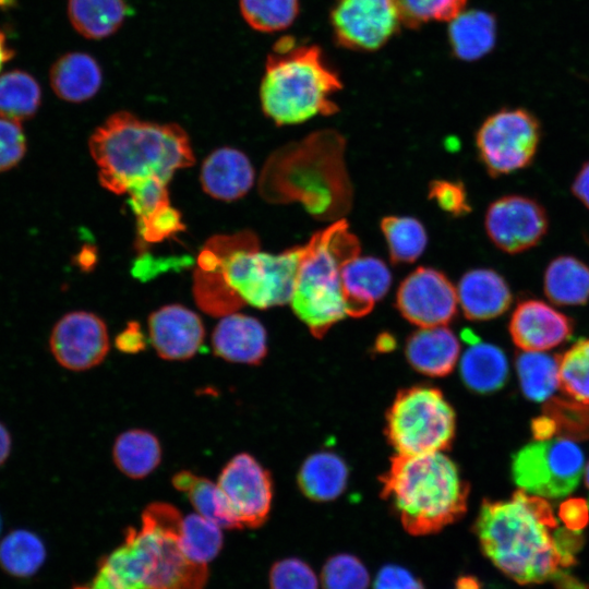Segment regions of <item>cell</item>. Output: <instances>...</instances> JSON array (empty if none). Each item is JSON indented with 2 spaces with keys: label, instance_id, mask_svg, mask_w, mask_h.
<instances>
[{
  "label": "cell",
  "instance_id": "17",
  "mask_svg": "<svg viewBox=\"0 0 589 589\" xmlns=\"http://www.w3.org/2000/svg\"><path fill=\"white\" fill-rule=\"evenodd\" d=\"M148 336L156 353L165 360L193 358L204 342L201 317L182 304H167L148 317Z\"/></svg>",
  "mask_w": 589,
  "mask_h": 589
},
{
  "label": "cell",
  "instance_id": "42",
  "mask_svg": "<svg viewBox=\"0 0 589 589\" xmlns=\"http://www.w3.org/2000/svg\"><path fill=\"white\" fill-rule=\"evenodd\" d=\"M429 199L450 215L458 217L468 214L471 206L461 182L434 180L429 185Z\"/></svg>",
  "mask_w": 589,
  "mask_h": 589
},
{
  "label": "cell",
  "instance_id": "9",
  "mask_svg": "<svg viewBox=\"0 0 589 589\" xmlns=\"http://www.w3.org/2000/svg\"><path fill=\"white\" fill-rule=\"evenodd\" d=\"M386 434L397 455L443 452L455 435V412L443 393L430 386L400 390L386 419Z\"/></svg>",
  "mask_w": 589,
  "mask_h": 589
},
{
  "label": "cell",
  "instance_id": "26",
  "mask_svg": "<svg viewBox=\"0 0 589 589\" xmlns=\"http://www.w3.org/2000/svg\"><path fill=\"white\" fill-rule=\"evenodd\" d=\"M449 44L454 55L464 61H474L490 52L496 38V22L481 10L459 13L450 21Z\"/></svg>",
  "mask_w": 589,
  "mask_h": 589
},
{
  "label": "cell",
  "instance_id": "19",
  "mask_svg": "<svg viewBox=\"0 0 589 589\" xmlns=\"http://www.w3.org/2000/svg\"><path fill=\"white\" fill-rule=\"evenodd\" d=\"M392 273L374 256H356L340 272V289L347 315L361 317L371 312L388 291Z\"/></svg>",
  "mask_w": 589,
  "mask_h": 589
},
{
  "label": "cell",
  "instance_id": "18",
  "mask_svg": "<svg viewBox=\"0 0 589 589\" xmlns=\"http://www.w3.org/2000/svg\"><path fill=\"white\" fill-rule=\"evenodd\" d=\"M572 318L543 301L519 302L509 321L514 344L525 351H543L558 346L573 334Z\"/></svg>",
  "mask_w": 589,
  "mask_h": 589
},
{
  "label": "cell",
  "instance_id": "31",
  "mask_svg": "<svg viewBox=\"0 0 589 589\" xmlns=\"http://www.w3.org/2000/svg\"><path fill=\"white\" fill-rule=\"evenodd\" d=\"M171 483L176 490L187 495L196 513L215 522L220 528H241L230 514L216 483L190 470L173 474Z\"/></svg>",
  "mask_w": 589,
  "mask_h": 589
},
{
  "label": "cell",
  "instance_id": "52",
  "mask_svg": "<svg viewBox=\"0 0 589 589\" xmlns=\"http://www.w3.org/2000/svg\"><path fill=\"white\" fill-rule=\"evenodd\" d=\"M585 484L587 489L589 490V464L587 465L586 470H585Z\"/></svg>",
  "mask_w": 589,
  "mask_h": 589
},
{
  "label": "cell",
  "instance_id": "51",
  "mask_svg": "<svg viewBox=\"0 0 589 589\" xmlns=\"http://www.w3.org/2000/svg\"><path fill=\"white\" fill-rule=\"evenodd\" d=\"M458 589H479V584L474 578L465 577L458 581Z\"/></svg>",
  "mask_w": 589,
  "mask_h": 589
},
{
  "label": "cell",
  "instance_id": "22",
  "mask_svg": "<svg viewBox=\"0 0 589 589\" xmlns=\"http://www.w3.org/2000/svg\"><path fill=\"white\" fill-rule=\"evenodd\" d=\"M458 304L471 321H486L505 313L513 296L505 278L494 269L466 272L457 286Z\"/></svg>",
  "mask_w": 589,
  "mask_h": 589
},
{
  "label": "cell",
  "instance_id": "39",
  "mask_svg": "<svg viewBox=\"0 0 589 589\" xmlns=\"http://www.w3.org/2000/svg\"><path fill=\"white\" fill-rule=\"evenodd\" d=\"M402 24L417 28L429 21H452L467 0H394Z\"/></svg>",
  "mask_w": 589,
  "mask_h": 589
},
{
  "label": "cell",
  "instance_id": "25",
  "mask_svg": "<svg viewBox=\"0 0 589 589\" xmlns=\"http://www.w3.org/2000/svg\"><path fill=\"white\" fill-rule=\"evenodd\" d=\"M67 12L81 36L99 40L117 33L133 9L125 0H68Z\"/></svg>",
  "mask_w": 589,
  "mask_h": 589
},
{
  "label": "cell",
  "instance_id": "30",
  "mask_svg": "<svg viewBox=\"0 0 589 589\" xmlns=\"http://www.w3.org/2000/svg\"><path fill=\"white\" fill-rule=\"evenodd\" d=\"M348 470L337 455L328 452L310 456L302 465L298 482L302 492L316 501H329L341 494Z\"/></svg>",
  "mask_w": 589,
  "mask_h": 589
},
{
  "label": "cell",
  "instance_id": "45",
  "mask_svg": "<svg viewBox=\"0 0 589 589\" xmlns=\"http://www.w3.org/2000/svg\"><path fill=\"white\" fill-rule=\"evenodd\" d=\"M558 516L566 528L580 531L589 522V502L579 497L568 498L561 504Z\"/></svg>",
  "mask_w": 589,
  "mask_h": 589
},
{
  "label": "cell",
  "instance_id": "27",
  "mask_svg": "<svg viewBox=\"0 0 589 589\" xmlns=\"http://www.w3.org/2000/svg\"><path fill=\"white\" fill-rule=\"evenodd\" d=\"M508 361L498 347L473 341L460 360V374L471 390L486 394L500 389L508 377Z\"/></svg>",
  "mask_w": 589,
  "mask_h": 589
},
{
  "label": "cell",
  "instance_id": "7",
  "mask_svg": "<svg viewBox=\"0 0 589 589\" xmlns=\"http://www.w3.org/2000/svg\"><path fill=\"white\" fill-rule=\"evenodd\" d=\"M207 244L224 280L244 303L268 309L290 302L303 245L278 254L262 252L250 231L215 237Z\"/></svg>",
  "mask_w": 589,
  "mask_h": 589
},
{
  "label": "cell",
  "instance_id": "13",
  "mask_svg": "<svg viewBox=\"0 0 589 589\" xmlns=\"http://www.w3.org/2000/svg\"><path fill=\"white\" fill-rule=\"evenodd\" d=\"M216 484L241 528H257L266 521L273 483L269 472L253 456H233L221 469Z\"/></svg>",
  "mask_w": 589,
  "mask_h": 589
},
{
  "label": "cell",
  "instance_id": "3",
  "mask_svg": "<svg viewBox=\"0 0 589 589\" xmlns=\"http://www.w3.org/2000/svg\"><path fill=\"white\" fill-rule=\"evenodd\" d=\"M88 146L100 184L115 194L148 180L169 182L177 170L194 164L189 136L180 125L145 121L129 111L108 117Z\"/></svg>",
  "mask_w": 589,
  "mask_h": 589
},
{
  "label": "cell",
  "instance_id": "28",
  "mask_svg": "<svg viewBox=\"0 0 589 589\" xmlns=\"http://www.w3.org/2000/svg\"><path fill=\"white\" fill-rule=\"evenodd\" d=\"M543 288L556 305L585 304L589 300V266L575 256H557L545 269Z\"/></svg>",
  "mask_w": 589,
  "mask_h": 589
},
{
  "label": "cell",
  "instance_id": "5",
  "mask_svg": "<svg viewBox=\"0 0 589 589\" xmlns=\"http://www.w3.org/2000/svg\"><path fill=\"white\" fill-rule=\"evenodd\" d=\"M341 88L318 46L296 45L286 36L266 58L260 100L263 112L277 125L297 124L337 112L332 96Z\"/></svg>",
  "mask_w": 589,
  "mask_h": 589
},
{
  "label": "cell",
  "instance_id": "36",
  "mask_svg": "<svg viewBox=\"0 0 589 589\" xmlns=\"http://www.w3.org/2000/svg\"><path fill=\"white\" fill-rule=\"evenodd\" d=\"M221 528L196 514L183 517L181 545L187 556L200 564H206L217 556L223 546Z\"/></svg>",
  "mask_w": 589,
  "mask_h": 589
},
{
  "label": "cell",
  "instance_id": "35",
  "mask_svg": "<svg viewBox=\"0 0 589 589\" xmlns=\"http://www.w3.org/2000/svg\"><path fill=\"white\" fill-rule=\"evenodd\" d=\"M381 230L394 264L412 263L426 248L425 228L413 217L386 216L381 220Z\"/></svg>",
  "mask_w": 589,
  "mask_h": 589
},
{
  "label": "cell",
  "instance_id": "8",
  "mask_svg": "<svg viewBox=\"0 0 589 589\" xmlns=\"http://www.w3.org/2000/svg\"><path fill=\"white\" fill-rule=\"evenodd\" d=\"M344 139L336 132H316L286 149L287 199L299 200L315 217L328 219L346 213L351 190L344 159Z\"/></svg>",
  "mask_w": 589,
  "mask_h": 589
},
{
  "label": "cell",
  "instance_id": "11",
  "mask_svg": "<svg viewBox=\"0 0 589 589\" xmlns=\"http://www.w3.org/2000/svg\"><path fill=\"white\" fill-rule=\"evenodd\" d=\"M541 141L537 117L524 108L501 109L488 117L476 134L479 158L492 177L529 166Z\"/></svg>",
  "mask_w": 589,
  "mask_h": 589
},
{
  "label": "cell",
  "instance_id": "54",
  "mask_svg": "<svg viewBox=\"0 0 589 589\" xmlns=\"http://www.w3.org/2000/svg\"><path fill=\"white\" fill-rule=\"evenodd\" d=\"M73 589H92L91 586H76Z\"/></svg>",
  "mask_w": 589,
  "mask_h": 589
},
{
  "label": "cell",
  "instance_id": "15",
  "mask_svg": "<svg viewBox=\"0 0 589 589\" xmlns=\"http://www.w3.org/2000/svg\"><path fill=\"white\" fill-rule=\"evenodd\" d=\"M396 305L407 321L419 327L442 326L456 314L457 290L442 272L421 266L399 285Z\"/></svg>",
  "mask_w": 589,
  "mask_h": 589
},
{
  "label": "cell",
  "instance_id": "53",
  "mask_svg": "<svg viewBox=\"0 0 589 589\" xmlns=\"http://www.w3.org/2000/svg\"><path fill=\"white\" fill-rule=\"evenodd\" d=\"M13 3V0H0V7L7 8L8 5H11Z\"/></svg>",
  "mask_w": 589,
  "mask_h": 589
},
{
  "label": "cell",
  "instance_id": "43",
  "mask_svg": "<svg viewBox=\"0 0 589 589\" xmlns=\"http://www.w3.org/2000/svg\"><path fill=\"white\" fill-rule=\"evenodd\" d=\"M26 152V137L16 121L0 118V172L16 166Z\"/></svg>",
  "mask_w": 589,
  "mask_h": 589
},
{
  "label": "cell",
  "instance_id": "10",
  "mask_svg": "<svg viewBox=\"0 0 589 589\" xmlns=\"http://www.w3.org/2000/svg\"><path fill=\"white\" fill-rule=\"evenodd\" d=\"M584 468L581 448L563 437L530 443L512 457V476L520 490L546 498L570 494Z\"/></svg>",
  "mask_w": 589,
  "mask_h": 589
},
{
  "label": "cell",
  "instance_id": "14",
  "mask_svg": "<svg viewBox=\"0 0 589 589\" xmlns=\"http://www.w3.org/2000/svg\"><path fill=\"white\" fill-rule=\"evenodd\" d=\"M484 226L495 247L516 254L537 245L543 239L549 229V218L538 201L512 194L490 204Z\"/></svg>",
  "mask_w": 589,
  "mask_h": 589
},
{
  "label": "cell",
  "instance_id": "33",
  "mask_svg": "<svg viewBox=\"0 0 589 589\" xmlns=\"http://www.w3.org/2000/svg\"><path fill=\"white\" fill-rule=\"evenodd\" d=\"M516 370L524 395L537 402L546 400L560 386V358L540 351L521 352Z\"/></svg>",
  "mask_w": 589,
  "mask_h": 589
},
{
  "label": "cell",
  "instance_id": "47",
  "mask_svg": "<svg viewBox=\"0 0 589 589\" xmlns=\"http://www.w3.org/2000/svg\"><path fill=\"white\" fill-rule=\"evenodd\" d=\"M572 192L589 209V160L581 166L575 177Z\"/></svg>",
  "mask_w": 589,
  "mask_h": 589
},
{
  "label": "cell",
  "instance_id": "40",
  "mask_svg": "<svg viewBox=\"0 0 589 589\" xmlns=\"http://www.w3.org/2000/svg\"><path fill=\"white\" fill-rule=\"evenodd\" d=\"M321 582L323 589H368L370 575L358 557L341 553L325 562Z\"/></svg>",
  "mask_w": 589,
  "mask_h": 589
},
{
  "label": "cell",
  "instance_id": "24",
  "mask_svg": "<svg viewBox=\"0 0 589 589\" xmlns=\"http://www.w3.org/2000/svg\"><path fill=\"white\" fill-rule=\"evenodd\" d=\"M103 77L98 61L82 51L60 56L49 71L53 93L69 103H83L93 98L101 87Z\"/></svg>",
  "mask_w": 589,
  "mask_h": 589
},
{
  "label": "cell",
  "instance_id": "23",
  "mask_svg": "<svg viewBox=\"0 0 589 589\" xmlns=\"http://www.w3.org/2000/svg\"><path fill=\"white\" fill-rule=\"evenodd\" d=\"M460 353L456 335L445 325L420 327L408 339L409 363L429 376H444L453 371Z\"/></svg>",
  "mask_w": 589,
  "mask_h": 589
},
{
  "label": "cell",
  "instance_id": "49",
  "mask_svg": "<svg viewBox=\"0 0 589 589\" xmlns=\"http://www.w3.org/2000/svg\"><path fill=\"white\" fill-rule=\"evenodd\" d=\"M11 452V436L7 428L0 422V466L7 460Z\"/></svg>",
  "mask_w": 589,
  "mask_h": 589
},
{
  "label": "cell",
  "instance_id": "1",
  "mask_svg": "<svg viewBox=\"0 0 589 589\" xmlns=\"http://www.w3.org/2000/svg\"><path fill=\"white\" fill-rule=\"evenodd\" d=\"M549 502L522 490L509 501L483 500L474 532L483 554L519 585L554 581L576 564L558 544Z\"/></svg>",
  "mask_w": 589,
  "mask_h": 589
},
{
  "label": "cell",
  "instance_id": "21",
  "mask_svg": "<svg viewBox=\"0 0 589 589\" xmlns=\"http://www.w3.org/2000/svg\"><path fill=\"white\" fill-rule=\"evenodd\" d=\"M200 182L211 197L232 202L250 191L254 183V169L241 151L219 147L203 160Z\"/></svg>",
  "mask_w": 589,
  "mask_h": 589
},
{
  "label": "cell",
  "instance_id": "50",
  "mask_svg": "<svg viewBox=\"0 0 589 589\" xmlns=\"http://www.w3.org/2000/svg\"><path fill=\"white\" fill-rule=\"evenodd\" d=\"M14 55L15 51L9 45L5 33L0 28V70L4 63L14 57Z\"/></svg>",
  "mask_w": 589,
  "mask_h": 589
},
{
  "label": "cell",
  "instance_id": "37",
  "mask_svg": "<svg viewBox=\"0 0 589 589\" xmlns=\"http://www.w3.org/2000/svg\"><path fill=\"white\" fill-rule=\"evenodd\" d=\"M240 13L254 31L273 33L288 28L299 13V0H239Z\"/></svg>",
  "mask_w": 589,
  "mask_h": 589
},
{
  "label": "cell",
  "instance_id": "29",
  "mask_svg": "<svg viewBox=\"0 0 589 589\" xmlns=\"http://www.w3.org/2000/svg\"><path fill=\"white\" fill-rule=\"evenodd\" d=\"M161 445L155 434L143 429L122 432L112 446V458L117 468L131 479H143L160 464Z\"/></svg>",
  "mask_w": 589,
  "mask_h": 589
},
{
  "label": "cell",
  "instance_id": "32",
  "mask_svg": "<svg viewBox=\"0 0 589 589\" xmlns=\"http://www.w3.org/2000/svg\"><path fill=\"white\" fill-rule=\"evenodd\" d=\"M40 104L41 87L32 74L16 69L0 75V118L31 119Z\"/></svg>",
  "mask_w": 589,
  "mask_h": 589
},
{
  "label": "cell",
  "instance_id": "55",
  "mask_svg": "<svg viewBox=\"0 0 589 589\" xmlns=\"http://www.w3.org/2000/svg\"><path fill=\"white\" fill-rule=\"evenodd\" d=\"M0 531H1V517H0Z\"/></svg>",
  "mask_w": 589,
  "mask_h": 589
},
{
  "label": "cell",
  "instance_id": "6",
  "mask_svg": "<svg viewBox=\"0 0 589 589\" xmlns=\"http://www.w3.org/2000/svg\"><path fill=\"white\" fill-rule=\"evenodd\" d=\"M360 250V242L345 219L316 231L303 245L290 304L314 336L322 337L347 315L340 272Z\"/></svg>",
  "mask_w": 589,
  "mask_h": 589
},
{
  "label": "cell",
  "instance_id": "41",
  "mask_svg": "<svg viewBox=\"0 0 589 589\" xmlns=\"http://www.w3.org/2000/svg\"><path fill=\"white\" fill-rule=\"evenodd\" d=\"M269 589H318L313 569L296 557L277 561L269 572Z\"/></svg>",
  "mask_w": 589,
  "mask_h": 589
},
{
  "label": "cell",
  "instance_id": "16",
  "mask_svg": "<svg viewBox=\"0 0 589 589\" xmlns=\"http://www.w3.org/2000/svg\"><path fill=\"white\" fill-rule=\"evenodd\" d=\"M49 347L61 366L86 371L105 360L110 340L103 318L92 312L73 311L55 324Z\"/></svg>",
  "mask_w": 589,
  "mask_h": 589
},
{
  "label": "cell",
  "instance_id": "46",
  "mask_svg": "<svg viewBox=\"0 0 589 589\" xmlns=\"http://www.w3.org/2000/svg\"><path fill=\"white\" fill-rule=\"evenodd\" d=\"M117 348L124 353H137L145 349L146 340L137 322H130L116 337Z\"/></svg>",
  "mask_w": 589,
  "mask_h": 589
},
{
  "label": "cell",
  "instance_id": "48",
  "mask_svg": "<svg viewBox=\"0 0 589 589\" xmlns=\"http://www.w3.org/2000/svg\"><path fill=\"white\" fill-rule=\"evenodd\" d=\"M556 589H589V586L580 579L565 572L553 581Z\"/></svg>",
  "mask_w": 589,
  "mask_h": 589
},
{
  "label": "cell",
  "instance_id": "12",
  "mask_svg": "<svg viewBox=\"0 0 589 589\" xmlns=\"http://www.w3.org/2000/svg\"><path fill=\"white\" fill-rule=\"evenodd\" d=\"M394 0H336L330 24L337 45L357 51H374L399 29Z\"/></svg>",
  "mask_w": 589,
  "mask_h": 589
},
{
  "label": "cell",
  "instance_id": "2",
  "mask_svg": "<svg viewBox=\"0 0 589 589\" xmlns=\"http://www.w3.org/2000/svg\"><path fill=\"white\" fill-rule=\"evenodd\" d=\"M182 520L180 512L168 503L148 505L141 528H129L123 542L100 562L91 588L203 589L207 565L184 553Z\"/></svg>",
  "mask_w": 589,
  "mask_h": 589
},
{
  "label": "cell",
  "instance_id": "4",
  "mask_svg": "<svg viewBox=\"0 0 589 589\" xmlns=\"http://www.w3.org/2000/svg\"><path fill=\"white\" fill-rule=\"evenodd\" d=\"M382 483V496L413 536L437 532L467 509L468 484L442 452L396 455Z\"/></svg>",
  "mask_w": 589,
  "mask_h": 589
},
{
  "label": "cell",
  "instance_id": "44",
  "mask_svg": "<svg viewBox=\"0 0 589 589\" xmlns=\"http://www.w3.org/2000/svg\"><path fill=\"white\" fill-rule=\"evenodd\" d=\"M374 589H425L422 581L408 569L388 564L383 566L374 580Z\"/></svg>",
  "mask_w": 589,
  "mask_h": 589
},
{
  "label": "cell",
  "instance_id": "20",
  "mask_svg": "<svg viewBox=\"0 0 589 589\" xmlns=\"http://www.w3.org/2000/svg\"><path fill=\"white\" fill-rule=\"evenodd\" d=\"M212 347L226 361L256 365L267 353L266 330L257 318L233 312L215 326Z\"/></svg>",
  "mask_w": 589,
  "mask_h": 589
},
{
  "label": "cell",
  "instance_id": "34",
  "mask_svg": "<svg viewBox=\"0 0 589 589\" xmlns=\"http://www.w3.org/2000/svg\"><path fill=\"white\" fill-rule=\"evenodd\" d=\"M45 560L46 548L32 531L14 530L0 541V567L13 577H32Z\"/></svg>",
  "mask_w": 589,
  "mask_h": 589
},
{
  "label": "cell",
  "instance_id": "38",
  "mask_svg": "<svg viewBox=\"0 0 589 589\" xmlns=\"http://www.w3.org/2000/svg\"><path fill=\"white\" fill-rule=\"evenodd\" d=\"M560 385L570 398L589 405V339L578 340L560 358Z\"/></svg>",
  "mask_w": 589,
  "mask_h": 589
}]
</instances>
